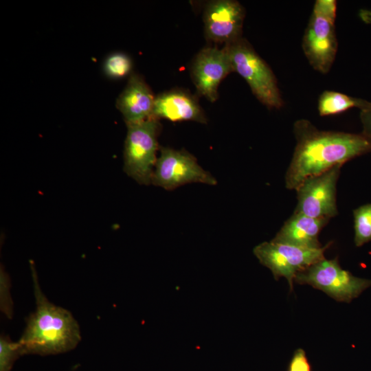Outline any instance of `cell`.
Masks as SVG:
<instances>
[{
  "label": "cell",
  "instance_id": "cell-4",
  "mask_svg": "<svg viewBox=\"0 0 371 371\" xmlns=\"http://www.w3.org/2000/svg\"><path fill=\"white\" fill-rule=\"evenodd\" d=\"M225 47L233 71L246 80L257 99L268 108H281L284 101L276 78L247 41L241 38Z\"/></svg>",
  "mask_w": 371,
  "mask_h": 371
},
{
  "label": "cell",
  "instance_id": "cell-13",
  "mask_svg": "<svg viewBox=\"0 0 371 371\" xmlns=\"http://www.w3.org/2000/svg\"><path fill=\"white\" fill-rule=\"evenodd\" d=\"M153 117L172 122L194 121L207 123L205 114L196 98L188 92L172 90L155 97Z\"/></svg>",
  "mask_w": 371,
  "mask_h": 371
},
{
  "label": "cell",
  "instance_id": "cell-16",
  "mask_svg": "<svg viewBox=\"0 0 371 371\" xmlns=\"http://www.w3.org/2000/svg\"><path fill=\"white\" fill-rule=\"evenodd\" d=\"M355 243L361 247L371 241V203L353 210Z\"/></svg>",
  "mask_w": 371,
  "mask_h": 371
},
{
  "label": "cell",
  "instance_id": "cell-9",
  "mask_svg": "<svg viewBox=\"0 0 371 371\" xmlns=\"http://www.w3.org/2000/svg\"><path fill=\"white\" fill-rule=\"evenodd\" d=\"M341 165L304 180L295 190L297 203L295 213L315 218L330 219L337 213V183Z\"/></svg>",
  "mask_w": 371,
  "mask_h": 371
},
{
  "label": "cell",
  "instance_id": "cell-21",
  "mask_svg": "<svg viewBox=\"0 0 371 371\" xmlns=\"http://www.w3.org/2000/svg\"><path fill=\"white\" fill-rule=\"evenodd\" d=\"M360 119L363 126L362 134L371 139V109L361 111Z\"/></svg>",
  "mask_w": 371,
  "mask_h": 371
},
{
  "label": "cell",
  "instance_id": "cell-6",
  "mask_svg": "<svg viewBox=\"0 0 371 371\" xmlns=\"http://www.w3.org/2000/svg\"><path fill=\"white\" fill-rule=\"evenodd\" d=\"M294 282L319 289L338 302H350L371 286V280L342 269L337 258H325L297 273Z\"/></svg>",
  "mask_w": 371,
  "mask_h": 371
},
{
  "label": "cell",
  "instance_id": "cell-18",
  "mask_svg": "<svg viewBox=\"0 0 371 371\" xmlns=\"http://www.w3.org/2000/svg\"><path fill=\"white\" fill-rule=\"evenodd\" d=\"M18 342H12L8 337L0 339V371H10L14 361L21 356Z\"/></svg>",
  "mask_w": 371,
  "mask_h": 371
},
{
  "label": "cell",
  "instance_id": "cell-1",
  "mask_svg": "<svg viewBox=\"0 0 371 371\" xmlns=\"http://www.w3.org/2000/svg\"><path fill=\"white\" fill-rule=\"evenodd\" d=\"M296 139L285 174V187L295 190L306 179L371 152V139L363 134L321 131L305 119L293 126Z\"/></svg>",
  "mask_w": 371,
  "mask_h": 371
},
{
  "label": "cell",
  "instance_id": "cell-7",
  "mask_svg": "<svg viewBox=\"0 0 371 371\" xmlns=\"http://www.w3.org/2000/svg\"><path fill=\"white\" fill-rule=\"evenodd\" d=\"M330 244L311 249L271 240L256 245L253 252L259 262L271 270L276 280L286 278L292 291L296 274L324 258V252Z\"/></svg>",
  "mask_w": 371,
  "mask_h": 371
},
{
  "label": "cell",
  "instance_id": "cell-11",
  "mask_svg": "<svg viewBox=\"0 0 371 371\" xmlns=\"http://www.w3.org/2000/svg\"><path fill=\"white\" fill-rule=\"evenodd\" d=\"M233 71L226 47H206L196 56L192 76L198 92L210 102L218 98V87L223 78Z\"/></svg>",
  "mask_w": 371,
  "mask_h": 371
},
{
  "label": "cell",
  "instance_id": "cell-5",
  "mask_svg": "<svg viewBox=\"0 0 371 371\" xmlns=\"http://www.w3.org/2000/svg\"><path fill=\"white\" fill-rule=\"evenodd\" d=\"M126 126L124 171L139 184L150 185L157 159L160 123L157 119L151 117Z\"/></svg>",
  "mask_w": 371,
  "mask_h": 371
},
{
  "label": "cell",
  "instance_id": "cell-12",
  "mask_svg": "<svg viewBox=\"0 0 371 371\" xmlns=\"http://www.w3.org/2000/svg\"><path fill=\"white\" fill-rule=\"evenodd\" d=\"M155 97L144 80L136 74L130 75L128 82L116 100L126 124L153 117Z\"/></svg>",
  "mask_w": 371,
  "mask_h": 371
},
{
  "label": "cell",
  "instance_id": "cell-17",
  "mask_svg": "<svg viewBox=\"0 0 371 371\" xmlns=\"http://www.w3.org/2000/svg\"><path fill=\"white\" fill-rule=\"evenodd\" d=\"M133 63L125 53L113 52L104 59L102 69L104 74L111 79H120L131 74Z\"/></svg>",
  "mask_w": 371,
  "mask_h": 371
},
{
  "label": "cell",
  "instance_id": "cell-8",
  "mask_svg": "<svg viewBox=\"0 0 371 371\" xmlns=\"http://www.w3.org/2000/svg\"><path fill=\"white\" fill-rule=\"evenodd\" d=\"M190 183L215 186L217 181L199 166L195 157L188 151L161 147L151 183L166 190H173Z\"/></svg>",
  "mask_w": 371,
  "mask_h": 371
},
{
  "label": "cell",
  "instance_id": "cell-15",
  "mask_svg": "<svg viewBox=\"0 0 371 371\" xmlns=\"http://www.w3.org/2000/svg\"><path fill=\"white\" fill-rule=\"evenodd\" d=\"M355 107L361 111L370 109L371 102L334 91H324L318 99L317 109L321 116L341 113Z\"/></svg>",
  "mask_w": 371,
  "mask_h": 371
},
{
  "label": "cell",
  "instance_id": "cell-10",
  "mask_svg": "<svg viewBox=\"0 0 371 371\" xmlns=\"http://www.w3.org/2000/svg\"><path fill=\"white\" fill-rule=\"evenodd\" d=\"M244 18V8L238 1H211L204 12L206 36L216 43L231 44L241 38Z\"/></svg>",
  "mask_w": 371,
  "mask_h": 371
},
{
  "label": "cell",
  "instance_id": "cell-20",
  "mask_svg": "<svg viewBox=\"0 0 371 371\" xmlns=\"http://www.w3.org/2000/svg\"><path fill=\"white\" fill-rule=\"evenodd\" d=\"M7 276L5 272L1 270V308L3 312L7 315V316H10L12 315V306H10V303L12 304L11 301L9 300V289H8V280L5 278Z\"/></svg>",
  "mask_w": 371,
  "mask_h": 371
},
{
  "label": "cell",
  "instance_id": "cell-2",
  "mask_svg": "<svg viewBox=\"0 0 371 371\" xmlns=\"http://www.w3.org/2000/svg\"><path fill=\"white\" fill-rule=\"evenodd\" d=\"M32 270L36 307L27 319L24 332L17 341L22 355L45 356L73 350L81 339L78 322L69 311L46 298L33 267Z\"/></svg>",
  "mask_w": 371,
  "mask_h": 371
},
{
  "label": "cell",
  "instance_id": "cell-14",
  "mask_svg": "<svg viewBox=\"0 0 371 371\" xmlns=\"http://www.w3.org/2000/svg\"><path fill=\"white\" fill-rule=\"evenodd\" d=\"M329 219L295 213L286 220L272 240L305 248H320L319 235Z\"/></svg>",
  "mask_w": 371,
  "mask_h": 371
},
{
  "label": "cell",
  "instance_id": "cell-19",
  "mask_svg": "<svg viewBox=\"0 0 371 371\" xmlns=\"http://www.w3.org/2000/svg\"><path fill=\"white\" fill-rule=\"evenodd\" d=\"M289 371H311V367L303 349L296 350L291 359Z\"/></svg>",
  "mask_w": 371,
  "mask_h": 371
},
{
  "label": "cell",
  "instance_id": "cell-3",
  "mask_svg": "<svg viewBox=\"0 0 371 371\" xmlns=\"http://www.w3.org/2000/svg\"><path fill=\"white\" fill-rule=\"evenodd\" d=\"M336 11L335 0L316 1L302 38L306 59L322 74L330 71L337 52Z\"/></svg>",
  "mask_w": 371,
  "mask_h": 371
}]
</instances>
